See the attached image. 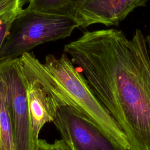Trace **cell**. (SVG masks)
Instances as JSON below:
<instances>
[{
    "label": "cell",
    "instance_id": "8992f818",
    "mask_svg": "<svg viewBox=\"0 0 150 150\" xmlns=\"http://www.w3.org/2000/svg\"><path fill=\"white\" fill-rule=\"evenodd\" d=\"M148 0H84L74 15L79 28L94 24L117 26L135 9Z\"/></svg>",
    "mask_w": 150,
    "mask_h": 150
},
{
    "label": "cell",
    "instance_id": "7c38bea8",
    "mask_svg": "<svg viewBox=\"0 0 150 150\" xmlns=\"http://www.w3.org/2000/svg\"><path fill=\"white\" fill-rule=\"evenodd\" d=\"M51 150H71L66 143L62 139L55 140L53 144H51Z\"/></svg>",
    "mask_w": 150,
    "mask_h": 150
},
{
    "label": "cell",
    "instance_id": "52a82bcc",
    "mask_svg": "<svg viewBox=\"0 0 150 150\" xmlns=\"http://www.w3.org/2000/svg\"><path fill=\"white\" fill-rule=\"evenodd\" d=\"M26 79L32 129L34 138L38 142L42 128L46 123L53 121L60 106L40 83L26 77Z\"/></svg>",
    "mask_w": 150,
    "mask_h": 150
},
{
    "label": "cell",
    "instance_id": "9a60e30c",
    "mask_svg": "<svg viewBox=\"0 0 150 150\" xmlns=\"http://www.w3.org/2000/svg\"><path fill=\"white\" fill-rule=\"evenodd\" d=\"M145 39H146V44H147V46H148L149 53V55H150V33L146 36Z\"/></svg>",
    "mask_w": 150,
    "mask_h": 150
},
{
    "label": "cell",
    "instance_id": "3957f363",
    "mask_svg": "<svg viewBox=\"0 0 150 150\" xmlns=\"http://www.w3.org/2000/svg\"><path fill=\"white\" fill-rule=\"evenodd\" d=\"M77 28L73 17L22 9L11 23L0 52V63L19 57L42 43L69 37Z\"/></svg>",
    "mask_w": 150,
    "mask_h": 150
},
{
    "label": "cell",
    "instance_id": "9c48e42d",
    "mask_svg": "<svg viewBox=\"0 0 150 150\" xmlns=\"http://www.w3.org/2000/svg\"><path fill=\"white\" fill-rule=\"evenodd\" d=\"M28 9L55 15L71 16L73 0H26Z\"/></svg>",
    "mask_w": 150,
    "mask_h": 150
},
{
    "label": "cell",
    "instance_id": "ba28073f",
    "mask_svg": "<svg viewBox=\"0 0 150 150\" xmlns=\"http://www.w3.org/2000/svg\"><path fill=\"white\" fill-rule=\"evenodd\" d=\"M0 150H16L6 86L0 74Z\"/></svg>",
    "mask_w": 150,
    "mask_h": 150
},
{
    "label": "cell",
    "instance_id": "5bb4252c",
    "mask_svg": "<svg viewBox=\"0 0 150 150\" xmlns=\"http://www.w3.org/2000/svg\"><path fill=\"white\" fill-rule=\"evenodd\" d=\"M84 0H73L71 6V16L73 18L74 13L81 6Z\"/></svg>",
    "mask_w": 150,
    "mask_h": 150
},
{
    "label": "cell",
    "instance_id": "7a4b0ae2",
    "mask_svg": "<svg viewBox=\"0 0 150 150\" xmlns=\"http://www.w3.org/2000/svg\"><path fill=\"white\" fill-rule=\"evenodd\" d=\"M25 76L40 83L59 106L68 105L90 120L116 143L129 150L122 130L98 101L84 77L66 53L48 54L42 63L32 52L19 57Z\"/></svg>",
    "mask_w": 150,
    "mask_h": 150
},
{
    "label": "cell",
    "instance_id": "277c9868",
    "mask_svg": "<svg viewBox=\"0 0 150 150\" xmlns=\"http://www.w3.org/2000/svg\"><path fill=\"white\" fill-rule=\"evenodd\" d=\"M0 74L6 86L16 150H36V141L27 97V81L19 58L0 63Z\"/></svg>",
    "mask_w": 150,
    "mask_h": 150
},
{
    "label": "cell",
    "instance_id": "4fadbf2b",
    "mask_svg": "<svg viewBox=\"0 0 150 150\" xmlns=\"http://www.w3.org/2000/svg\"><path fill=\"white\" fill-rule=\"evenodd\" d=\"M36 150H51V144H49L46 140L39 139Z\"/></svg>",
    "mask_w": 150,
    "mask_h": 150
},
{
    "label": "cell",
    "instance_id": "8fae6325",
    "mask_svg": "<svg viewBox=\"0 0 150 150\" xmlns=\"http://www.w3.org/2000/svg\"><path fill=\"white\" fill-rule=\"evenodd\" d=\"M25 2V0H0V15L23 6Z\"/></svg>",
    "mask_w": 150,
    "mask_h": 150
},
{
    "label": "cell",
    "instance_id": "6da1fadb",
    "mask_svg": "<svg viewBox=\"0 0 150 150\" xmlns=\"http://www.w3.org/2000/svg\"><path fill=\"white\" fill-rule=\"evenodd\" d=\"M126 135L129 150H150V55L142 31L85 32L64 47Z\"/></svg>",
    "mask_w": 150,
    "mask_h": 150
},
{
    "label": "cell",
    "instance_id": "30bf717a",
    "mask_svg": "<svg viewBox=\"0 0 150 150\" xmlns=\"http://www.w3.org/2000/svg\"><path fill=\"white\" fill-rule=\"evenodd\" d=\"M23 9V6L0 15V52L15 18Z\"/></svg>",
    "mask_w": 150,
    "mask_h": 150
},
{
    "label": "cell",
    "instance_id": "5b68a950",
    "mask_svg": "<svg viewBox=\"0 0 150 150\" xmlns=\"http://www.w3.org/2000/svg\"><path fill=\"white\" fill-rule=\"evenodd\" d=\"M53 122L71 150H128L68 105L58 108Z\"/></svg>",
    "mask_w": 150,
    "mask_h": 150
}]
</instances>
